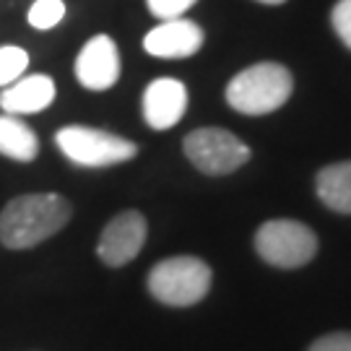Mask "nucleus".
Here are the masks:
<instances>
[{
    "instance_id": "obj_1",
    "label": "nucleus",
    "mask_w": 351,
    "mask_h": 351,
    "mask_svg": "<svg viewBox=\"0 0 351 351\" xmlns=\"http://www.w3.org/2000/svg\"><path fill=\"white\" fill-rule=\"evenodd\" d=\"M73 208L60 193L16 195L0 211V242L8 250H29L68 226Z\"/></svg>"
},
{
    "instance_id": "obj_2",
    "label": "nucleus",
    "mask_w": 351,
    "mask_h": 351,
    "mask_svg": "<svg viewBox=\"0 0 351 351\" xmlns=\"http://www.w3.org/2000/svg\"><path fill=\"white\" fill-rule=\"evenodd\" d=\"M294 91L291 71L281 63H255L226 84V104L239 114H268L281 110Z\"/></svg>"
},
{
    "instance_id": "obj_3",
    "label": "nucleus",
    "mask_w": 351,
    "mask_h": 351,
    "mask_svg": "<svg viewBox=\"0 0 351 351\" xmlns=\"http://www.w3.org/2000/svg\"><path fill=\"white\" fill-rule=\"evenodd\" d=\"M211 265L195 255L164 258L149 271L146 287L167 307H193L211 291Z\"/></svg>"
},
{
    "instance_id": "obj_4",
    "label": "nucleus",
    "mask_w": 351,
    "mask_h": 351,
    "mask_svg": "<svg viewBox=\"0 0 351 351\" xmlns=\"http://www.w3.org/2000/svg\"><path fill=\"white\" fill-rule=\"evenodd\" d=\"M55 143L63 151L68 162L78 164V167H88V169L125 164L138 154V146L133 141L123 138L117 133H110V130L88 125L60 128L55 133Z\"/></svg>"
},
{
    "instance_id": "obj_5",
    "label": "nucleus",
    "mask_w": 351,
    "mask_h": 351,
    "mask_svg": "<svg viewBox=\"0 0 351 351\" xmlns=\"http://www.w3.org/2000/svg\"><path fill=\"white\" fill-rule=\"evenodd\" d=\"M255 250L268 265L294 271L317 255V234L297 219H271L258 229Z\"/></svg>"
},
{
    "instance_id": "obj_6",
    "label": "nucleus",
    "mask_w": 351,
    "mask_h": 351,
    "mask_svg": "<svg viewBox=\"0 0 351 351\" xmlns=\"http://www.w3.org/2000/svg\"><path fill=\"white\" fill-rule=\"evenodd\" d=\"M188 162L203 175H232L250 162V146L224 128H198L182 141Z\"/></svg>"
},
{
    "instance_id": "obj_7",
    "label": "nucleus",
    "mask_w": 351,
    "mask_h": 351,
    "mask_svg": "<svg viewBox=\"0 0 351 351\" xmlns=\"http://www.w3.org/2000/svg\"><path fill=\"white\" fill-rule=\"evenodd\" d=\"M149 237V224L141 211H123L110 224L101 229L99 242H97V255L104 265L110 268H123L130 261L138 258Z\"/></svg>"
},
{
    "instance_id": "obj_8",
    "label": "nucleus",
    "mask_w": 351,
    "mask_h": 351,
    "mask_svg": "<svg viewBox=\"0 0 351 351\" xmlns=\"http://www.w3.org/2000/svg\"><path fill=\"white\" fill-rule=\"evenodd\" d=\"M75 81L88 91H107L120 78V50L112 37L97 34L81 47L75 58Z\"/></svg>"
},
{
    "instance_id": "obj_9",
    "label": "nucleus",
    "mask_w": 351,
    "mask_h": 351,
    "mask_svg": "<svg viewBox=\"0 0 351 351\" xmlns=\"http://www.w3.org/2000/svg\"><path fill=\"white\" fill-rule=\"evenodd\" d=\"M203 29L190 19H169L159 21L143 37V50L151 58H162V60H182L193 58L203 47Z\"/></svg>"
},
{
    "instance_id": "obj_10",
    "label": "nucleus",
    "mask_w": 351,
    "mask_h": 351,
    "mask_svg": "<svg viewBox=\"0 0 351 351\" xmlns=\"http://www.w3.org/2000/svg\"><path fill=\"white\" fill-rule=\"evenodd\" d=\"M141 110L149 128L169 130L182 120V114L188 110V88L177 78H156L143 91Z\"/></svg>"
},
{
    "instance_id": "obj_11",
    "label": "nucleus",
    "mask_w": 351,
    "mask_h": 351,
    "mask_svg": "<svg viewBox=\"0 0 351 351\" xmlns=\"http://www.w3.org/2000/svg\"><path fill=\"white\" fill-rule=\"evenodd\" d=\"M55 81L45 73L24 75L13 81L11 86L0 94V110L5 114H34L47 110L55 101Z\"/></svg>"
},
{
    "instance_id": "obj_12",
    "label": "nucleus",
    "mask_w": 351,
    "mask_h": 351,
    "mask_svg": "<svg viewBox=\"0 0 351 351\" xmlns=\"http://www.w3.org/2000/svg\"><path fill=\"white\" fill-rule=\"evenodd\" d=\"M315 193L320 203L336 213H351V162L323 167L315 177Z\"/></svg>"
},
{
    "instance_id": "obj_13",
    "label": "nucleus",
    "mask_w": 351,
    "mask_h": 351,
    "mask_svg": "<svg viewBox=\"0 0 351 351\" xmlns=\"http://www.w3.org/2000/svg\"><path fill=\"white\" fill-rule=\"evenodd\" d=\"M0 154L13 162H34L39 154V138L19 114H0Z\"/></svg>"
},
{
    "instance_id": "obj_14",
    "label": "nucleus",
    "mask_w": 351,
    "mask_h": 351,
    "mask_svg": "<svg viewBox=\"0 0 351 351\" xmlns=\"http://www.w3.org/2000/svg\"><path fill=\"white\" fill-rule=\"evenodd\" d=\"M26 19L39 32L55 29L65 19V3L63 0H34L29 13H26Z\"/></svg>"
},
{
    "instance_id": "obj_15",
    "label": "nucleus",
    "mask_w": 351,
    "mask_h": 351,
    "mask_svg": "<svg viewBox=\"0 0 351 351\" xmlns=\"http://www.w3.org/2000/svg\"><path fill=\"white\" fill-rule=\"evenodd\" d=\"M29 68V52L16 45L0 47V86H11Z\"/></svg>"
},
{
    "instance_id": "obj_16",
    "label": "nucleus",
    "mask_w": 351,
    "mask_h": 351,
    "mask_svg": "<svg viewBox=\"0 0 351 351\" xmlns=\"http://www.w3.org/2000/svg\"><path fill=\"white\" fill-rule=\"evenodd\" d=\"M198 0H146L149 13L156 16L159 21H169V19H182L185 11H190Z\"/></svg>"
},
{
    "instance_id": "obj_17",
    "label": "nucleus",
    "mask_w": 351,
    "mask_h": 351,
    "mask_svg": "<svg viewBox=\"0 0 351 351\" xmlns=\"http://www.w3.org/2000/svg\"><path fill=\"white\" fill-rule=\"evenodd\" d=\"M330 26L339 39L351 50V0H339L330 11Z\"/></svg>"
},
{
    "instance_id": "obj_18",
    "label": "nucleus",
    "mask_w": 351,
    "mask_h": 351,
    "mask_svg": "<svg viewBox=\"0 0 351 351\" xmlns=\"http://www.w3.org/2000/svg\"><path fill=\"white\" fill-rule=\"evenodd\" d=\"M307 351H351V333L349 330L326 333V336H320L317 341H313Z\"/></svg>"
},
{
    "instance_id": "obj_19",
    "label": "nucleus",
    "mask_w": 351,
    "mask_h": 351,
    "mask_svg": "<svg viewBox=\"0 0 351 351\" xmlns=\"http://www.w3.org/2000/svg\"><path fill=\"white\" fill-rule=\"evenodd\" d=\"M258 3H263V5H281V3H287V0H258Z\"/></svg>"
}]
</instances>
